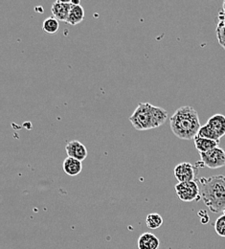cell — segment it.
<instances>
[{
  "label": "cell",
  "instance_id": "12",
  "mask_svg": "<svg viewBox=\"0 0 225 249\" xmlns=\"http://www.w3.org/2000/svg\"><path fill=\"white\" fill-rule=\"evenodd\" d=\"M65 174L69 177H76L83 171V163L72 157H66L63 164Z\"/></svg>",
  "mask_w": 225,
  "mask_h": 249
},
{
  "label": "cell",
  "instance_id": "15",
  "mask_svg": "<svg viewBox=\"0 0 225 249\" xmlns=\"http://www.w3.org/2000/svg\"><path fill=\"white\" fill-rule=\"evenodd\" d=\"M42 29L46 34H50V35H54V34L58 33L59 29H60L59 20L57 18H55L54 17L46 18L43 21Z\"/></svg>",
  "mask_w": 225,
  "mask_h": 249
},
{
  "label": "cell",
  "instance_id": "17",
  "mask_svg": "<svg viewBox=\"0 0 225 249\" xmlns=\"http://www.w3.org/2000/svg\"><path fill=\"white\" fill-rule=\"evenodd\" d=\"M214 226H215L216 233L219 236L225 238V213H224V215H222L221 217L217 218Z\"/></svg>",
  "mask_w": 225,
  "mask_h": 249
},
{
  "label": "cell",
  "instance_id": "4",
  "mask_svg": "<svg viewBox=\"0 0 225 249\" xmlns=\"http://www.w3.org/2000/svg\"><path fill=\"white\" fill-rule=\"evenodd\" d=\"M225 135V116L223 114H215L202 125L196 136L220 141Z\"/></svg>",
  "mask_w": 225,
  "mask_h": 249
},
{
  "label": "cell",
  "instance_id": "18",
  "mask_svg": "<svg viewBox=\"0 0 225 249\" xmlns=\"http://www.w3.org/2000/svg\"><path fill=\"white\" fill-rule=\"evenodd\" d=\"M223 12L225 14V1L224 2V4H223Z\"/></svg>",
  "mask_w": 225,
  "mask_h": 249
},
{
  "label": "cell",
  "instance_id": "8",
  "mask_svg": "<svg viewBox=\"0 0 225 249\" xmlns=\"http://www.w3.org/2000/svg\"><path fill=\"white\" fill-rule=\"evenodd\" d=\"M65 151L68 157L75 158L82 162L87 157V150L86 146L77 140L68 142L65 146Z\"/></svg>",
  "mask_w": 225,
  "mask_h": 249
},
{
  "label": "cell",
  "instance_id": "2",
  "mask_svg": "<svg viewBox=\"0 0 225 249\" xmlns=\"http://www.w3.org/2000/svg\"><path fill=\"white\" fill-rule=\"evenodd\" d=\"M170 125L173 133L182 140H192L201 127L197 111L190 106L177 108L170 118Z\"/></svg>",
  "mask_w": 225,
  "mask_h": 249
},
{
  "label": "cell",
  "instance_id": "1",
  "mask_svg": "<svg viewBox=\"0 0 225 249\" xmlns=\"http://www.w3.org/2000/svg\"><path fill=\"white\" fill-rule=\"evenodd\" d=\"M200 197L215 214L225 213V176L218 175L197 180Z\"/></svg>",
  "mask_w": 225,
  "mask_h": 249
},
{
  "label": "cell",
  "instance_id": "3",
  "mask_svg": "<svg viewBox=\"0 0 225 249\" xmlns=\"http://www.w3.org/2000/svg\"><path fill=\"white\" fill-rule=\"evenodd\" d=\"M168 118L169 113L166 109L149 103H140L130 115L129 122L136 130L142 131L159 127L166 123Z\"/></svg>",
  "mask_w": 225,
  "mask_h": 249
},
{
  "label": "cell",
  "instance_id": "10",
  "mask_svg": "<svg viewBox=\"0 0 225 249\" xmlns=\"http://www.w3.org/2000/svg\"><path fill=\"white\" fill-rule=\"evenodd\" d=\"M159 246L160 242L158 238L150 232L142 234L137 242L138 249H158Z\"/></svg>",
  "mask_w": 225,
  "mask_h": 249
},
{
  "label": "cell",
  "instance_id": "11",
  "mask_svg": "<svg viewBox=\"0 0 225 249\" xmlns=\"http://www.w3.org/2000/svg\"><path fill=\"white\" fill-rule=\"evenodd\" d=\"M71 3H72V6H71V10H70L68 18L66 20V23H69L71 25H77L85 19V10L79 1L78 2L71 1Z\"/></svg>",
  "mask_w": 225,
  "mask_h": 249
},
{
  "label": "cell",
  "instance_id": "5",
  "mask_svg": "<svg viewBox=\"0 0 225 249\" xmlns=\"http://www.w3.org/2000/svg\"><path fill=\"white\" fill-rule=\"evenodd\" d=\"M200 161L197 163L209 169H219L225 166V151L218 147L207 153H199Z\"/></svg>",
  "mask_w": 225,
  "mask_h": 249
},
{
  "label": "cell",
  "instance_id": "9",
  "mask_svg": "<svg viewBox=\"0 0 225 249\" xmlns=\"http://www.w3.org/2000/svg\"><path fill=\"white\" fill-rule=\"evenodd\" d=\"M72 3L71 1H56L53 3L51 12L53 17L58 20L66 22L70 10H71Z\"/></svg>",
  "mask_w": 225,
  "mask_h": 249
},
{
  "label": "cell",
  "instance_id": "6",
  "mask_svg": "<svg viewBox=\"0 0 225 249\" xmlns=\"http://www.w3.org/2000/svg\"><path fill=\"white\" fill-rule=\"evenodd\" d=\"M178 198L184 202H192L200 199V190L196 180L190 182H179L174 187Z\"/></svg>",
  "mask_w": 225,
  "mask_h": 249
},
{
  "label": "cell",
  "instance_id": "14",
  "mask_svg": "<svg viewBox=\"0 0 225 249\" xmlns=\"http://www.w3.org/2000/svg\"><path fill=\"white\" fill-rule=\"evenodd\" d=\"M217 38L220 45L225 50V14L221 12L219 14V22L217 25Z\"/></svg>",
  "mask_w": 225,
  "mask_h": 249
},
{
  "label": "cell",
  "instance_id": "13",
  "mask_svg": "<svg viewBox=\"0 0 225 249\" xmlns=\"http://www.w3.org/2000/svg\"><path fill=\"white\" fill-rule=\"evenodd\" d=\"M193 142H194L195 149L199 153H207L211 150H214V149L218 148L219 145H220V141H216V140H212V139H208V138H203V137H199V136H195L193 138Z\"/></svg>",
  "mask_w": 225,
  "mask_h": 249
},
{
  "label": "cell",
  "instance_id": "16",
  "mask_svg": "<svg viewBox=\"0 0 225 249\" xmlns=\"http://www.w3.org/2000/svg\"><path fill=\"white\" fill-rule=\"evenodd\" d=\"M146 224L152 230L158 229L163 224V218L157 213H152L146 218Z\"/></svg>",
  "mask_w": 225,
  "mask_h": 249
},
{
  "label": "cell",
  "instance_id": "7",
  "mask_svg": "<svg viewBox=\"0 0 225 249\" xmlns=\"http://www.w3.org/2000/svg\"><path fill=\"white\" fill-rule=\"evenodd\" d=\"M195 169L191 163L182 162L175 166L174 177L178 182H190L195 179Z\"/></svg>",
  "mask_w": 225,
  "mask_h": 249
}]
</instances>
